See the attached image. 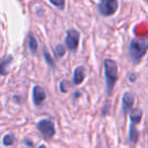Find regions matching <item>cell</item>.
Instances as JSON below:
<instances>
[{
  "label": "cell",
  "mask_w": 148,
  "mask_h": 148,
  "mask_svg": "<svg viewBox=\"0 0 148 148\" xmlns=\"http://www.w3.org/2000/svg\"><path fill=\"white\" fill-rule=\"evenodd\" d=\"M147 52L148 37L133 39L130 42L129 49H128V57H129V60L134 65L139 64Z\"/></svg>",
  "instance_id": "1"
},
{
  "label": "cell",
  "mask_w": 148,
  "mask_h": 148,
  "mask_svg": "<svg viewBox=\"0 0 148 148\" xmlns=\"http://www.w3.org/2000/svg\"><path fill=\"white\" fill-rule=\"evenodd\" d=\"M103 68H105V78L106 87H107L108 95H111L113 92L117 80L119 78L118 73V65L113 59H105L103 61Z\"/></svg>",
  "instance_id": "2"
},
{
  "label": "cell",
  "mask_w": 148,
  "mask_h": 148,
  "mask_svg": "<svg viewBox=\"0 0 148 148\" xmlns=\"http://www.w3.org/2000/svg\"><path fill=\"white\" fill-rule=\"evenodd\" d=\"M37 129L43 134L45 137L52 138L56 134V129L54 123L50 119H42L36 125Z\"/></svg>",
  "instance_id": "3"
},
{
  "label": "cell",
  "mask_w": 148,
  "mask_h": 148,
  "mask_svg": "<svg viewBox=\"0 0 148 148\" xmlns=\"http://www.w3.org/2000/svg\"><path fill=\"white\" fill-rule=\"evenodd\" d=\"M79 39L80 35L79 33L74 29H70L66 32V38H65V45L68 50L74 52L76 51L79 45Z\"/></svg>",
  "instance_id": "4"
},
{
  "label": "cell",
  "mask_w": 148,
  "mask_h": 148,
  "mask_svg": "<svg viewBox=\"0 0 148 148\" xmlns=\"http://www.w3.org/2000/svg\"><path fill=\"white\" fill-rule=\"evenodd\" d=\"M119 7L118 0H103V2L99 5V11L103 16H111Z\"/></svg>",
  "instance_id": "5"
},
{
  "label": "cell",
  "mask_w": 148,
  "mask_h": 148,
  "mask_svg": "<svg viewBox=\"0 0 148 148\" xmlns=\"http://www.w3.org/2000/svg\"><path fill=\"white\" fill-rule=\"evenodd\" d=\"M134 103H135L134 95L130 91H126L122 97V113L125 117L133 110L132 108L134 106Z\"/></svg>",
  "instance_id": "6"
},
{
  "label": "cell",
  "mask_w": 148,
  "mask_h": 148,
  "mask_svg": "<svg viewBox=\"0 0 148 148\" xmlns=\"http://www.w3.org/2000/svg\"><path fill=\"white\" fill-rule=\"evenodd\" d=\"M46 97V92L44 90V88L40 85H35L33 87V101L35 106H41L42 103L45 101Z\"/></svg>",
  "instance_id": "7"
},
{
  "label": "cell",
  "mask_w": 148,
  "mask_h": 148,
  "mask_svg": "<svg viewBox=\"0 0 148 148\" xmlns=\"http://www.w3.org/2000/svg\"><path fill=\"white\" fill-rule=\"evenodd\" d=\"M85 78V70L83 66H78V67L75 68L73 73V79H72V82L73 84L78 85L81 84L83 82Z\"/></svg>",
  "instance_id": "8"
},
{
  "label": "cell",
  "mask_w": 148,
  "mask_h": 148,
  "mask_svg": "<svg viewBox=\"0 0 148 148\" xmlns=\"http://www.w3.org/2000/svg\"><path fill=\"white\" fill-rule=\"evenodd\" d=\"M139 139V132L137 129V124L131 123L129 128V142L132 145H135Z\"/></svg>",
  "instance_id": "9"
},
{
  "label": "cell",
  "mask_w": 148,
  "mask_h": 148,
  "mask_svg": "<svg viewBox=\"0 0 148 148\" xmlns=\"http://www.w3.org/2000/svg\"><path fill=\"white\" fill-rule=\"evenodd\" d=\"M142 115H143V112L140 109H134L130 112V121L131 123L134 124H139L142 120Z\"/></svg>",
  "instance_id": "10"
},
{
  "label": "cell",
  "mask_w": 148,
  "mask_h": 148,
  "mask_svg": "<svg viewBox=\"0 0 148 148\" xmlns=\"http://www.w3.org/2000/svg\"><path fill=\"white\" fill-rule=\"evenodd\" d=\"M12 60H13V58H12V56H10V55L5 56L2 59V61H1V67H0V69H1V75H5V74L7 73V71L5 69H6L7 66L12 62Z\"/></svg>",
  "instance_id": "11"
},
{
  "label": "cell",
  "mask_w": 148,
  "mask_h": 148,
  "mask_svg": "<svg viewBox=\"0 0 148 148\" xmlns=\"http://www.w3.org/2000/svg\"><path fill=\"white\" fill-rule=\"evenodd\" d=\"M29 51L34 54L38 51V42H37V40H36L35 36L32 35V34L29 37Z\"/></svg>",
  "instance_id": "12"
},
{
  "label": "cell",
  "mask_w": 148,
  "mask_h": 148,
  "mask_svg": "<svg viewBox=\"0 0 148 148\" xmlns=\"http://www.w3.org/2000/svg\"><path fill=\"white\" fill-rule=\"evenodd\" d=\"M43 55H44V58H45L46 63H47L51 68H55V62H54V60L52 59L51 55H50V53L47 51V49H46V48H44Z\"/></svg>",
  "instance_id": "13"
},
{
  "label": "cell",
  "mask_w": 148,
  "mask_h": 148,
  "mask_svg": "<svg viewBox=\"0 0 148 148\" xmlns=\"http://www.w3.org/2000/svg\"><path fill=\"white\" fill-rule=\"evenodd\" d=\"M14 141H15V137H14V135L11 133L6 134V135L3 137V140H2L3 145L4 146H11L14 143Z\"/></svg>",
  "instance_id": "14"
},
{
  "label": "cell",
  "mask_w": 148,
  "mask_h": 148,
  "mask_svg": "<svg viewBox=\"0 0 148 148\" xmlns=\"http://www.w3.org/2000/svg\"><path fill=\"white\" fill-rule=\"evenodd\" d=\"M55 52H56V56L58 58H62L66 53V49H65V46L62 45V44H59V45L56 46V49H55Z\"/></svg>",
  "instance_id": "15"
},
{
  "label": "cell",
  "mask_w": 148,
  "mask_h": 148,
  "mask_svg": "<svg viewBox=\"0 0 148 148\" xmlns=\"http://www.w3.org/2000/svg\"><path fill=\"white\" fill-rule=\"evenodd\" d=\"M54 6L58 7L59 9H64L65 7V0H49Z\"/></svg>",
  "instance_id": "16"
},
{
  "label": "cell",
  "mask_w": 148,
  "mask_h": 148,
  "mask_svg": "<svg viewBox=\"0 0 148 148\" xmlns=\"http://www.w3.org/2000/svg\"><path fill=\"white\" fill-rule=\"evenodd\" d=\"M136 78H137V76H136V74H134V73H132L129 76V80L132 81V82H134V81L136 80Z\"/></svg>",
  "instance_id": "17"
},
{
  "label": "cell",
  "mask_w": 148,
  "mask_h": 148,
  "mask_svg": "<svg viewBox=\"0 0 148 148\" xmlns=\"http://www.w3.org/2000/svg\"><path fill=\"white\" fill-rule=\"evenodd\" d=\"M39 148H47V146L44 145V144H42V145H40V146H39Z\"/></svg>",
  "instance_id": "18"
},
{
  "label": "cell",
  "mask_w": 148,
  "mask_h": 148,
  "mask_svg": "<svg viewBox=\"0 0 148 148\" xmlns=\"http://www.w3.org/2000/svg\"><path fill=\"white\" fill-rule=\"evenodd\" d=\"M147 147H148V139H147Z\"/></svg>",
  "instance_id": "19"
},
{
  "label": "cell",
  "mask_w": 148,
  "mask_h": 148,
  "mask_svg": "<svg viewBox=\"0 0 148 148\" xmlns=\"http://www.w3.org/2000/svg\"><path fill=\"white\" fill-rule=\"evenodd\" d=\"M19 1H21V0H19Z\"/></svg>",
  "instance_id": "20"
},
{
  "label": "cell",
  "mask_w": 148,
  "mask_h": 148,
  "mask_svg": "<svg viewBox=\"0 0 148 148\" xmlns=\"http://www.w3.org/2000/svg\"><path fill=\"white\" fill-rule=\"evenodd\" d=\"M147 1H148V0H147Z\"/></svg>",
  "instance_id": "21"
}]
</instances>
